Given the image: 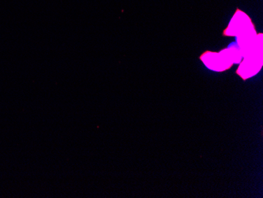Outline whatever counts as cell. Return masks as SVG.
Returning <instances> with one entry per match:
<instances>
[{"label":"cell","instance_id":"3957f363","mask_svg":"<svg viewBox=\"0 0 263 198\" xmlns=\"http://www.w3.org/2000/svg\"><path fill=\"white\" fill-rule=\"evenodd\" d=\"M200 60L208 69L213 71L222 72L230 69L233 64L227 61L221 53L206 51L200 57Z\"/></svg>","mask_w":263,"mask_h":198},{"label":"cell","instance_id":"7a4b0ae2","mask_svg":"<svg viewBox=\"0 0 263 198\" xmlns=\"http://www.w3.org/2000/svg\"><path fill=\"white\" fill-rule=\"evenodd\" d=\"M243 59L238 68L237 75L246 80L260 71L262 66V51L252 53Z\"/></svg>","mask_w":263,"mask_h":198},{"label":"cell","instance_id":"6da1fadb","mask_svg":"<svg viewBox=\"0 0 263 198\" xmlns=\"http://www.w3.org/2000/svg\"><path fill=\"white\" fill-rule=\"evenodd\" d=\"M255 29L252 20L248 17V14L241 10H237L228 27L224 31V36L236 37L240 36L241 34Z\"/></svg>","mask_w":263,"mask_h":198},{"label":"cell","instance_id":"277c9868","mask_svg":"<svg viewBox=\"0 0 263 198\" xmlns=\"http://www.w3.org/2000/svg\"><path fill=\"white\" fill-rule=\"evenodd\" d=\"M220 53L231 64H239L243 60V55L236 43L232 44L228 48L223 49L222 51H220Z\"/></svg>","mask_w":263,"mask_h":198}]
</instances>
